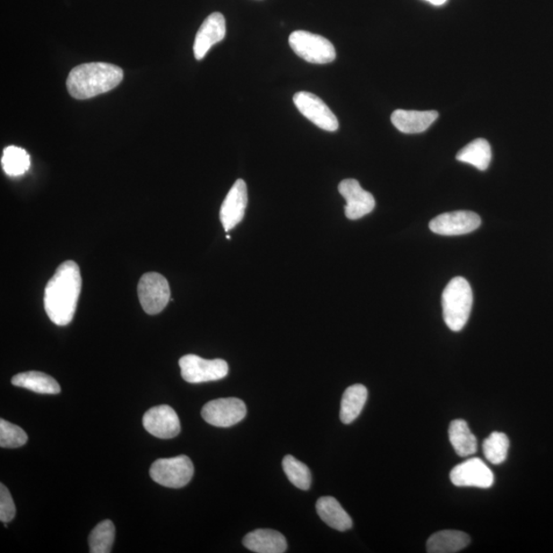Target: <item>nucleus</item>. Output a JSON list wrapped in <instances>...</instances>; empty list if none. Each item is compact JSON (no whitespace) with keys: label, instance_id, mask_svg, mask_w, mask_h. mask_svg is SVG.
Returning <instances> with one entry per match:
<instances>
[{"label":"nucleus","instance_id":"nucleus-15","mask_svg":"<svg viewBox=\"0 0 553 553\" xmlns=\"http://www.w3.org/2000/svg\"><path fill=\"white\" fill-rule=\"evenodd\" d=\"M226 19L220 13H213L201 25L194 42V56L203 60L214 45L226 38Z\"/></svg>","mask_w":553,"mask_h":553},{"label":"nucleus","instance_id":"nucleus-3","mask_svg":"<svg viewBox=\"0 0 553 553\" xmlns=\"http://www.w3.org/2000/svg\"><path fill=\"white\" fill-rule=\"evenodd\" d=\"M472 303V290L468 280L462 277L452 279L442 296L444 320L452 332H461L466 325Z\"/></svg>","mask_w":553,"mask_h":553},{"label":"nucleus","instance_id":"nucleus-29","mask_svg":"<svg viewBox=\"0 0 553 553\" xmlns=\"http://www.w3.org/2000/svg\"><path fill=\"white\" fill-rule=\"evenodd\" d=\"M16 515V506H14L12 495L7 488L0 485V521L10 523Z\"/></svg>","mask_w":553,"mask_h":553},{"label":"nucleus","instance_id":"nucleus-7","mask_svg":"<svg viewBox=\"0 0 553 553\" xmlns=\"http://www.w3.org/2000/svg\"><path fill=\"white\" fill-rule=\"evenodd\" d=\"M138 296L143 310L147 314L161 313L170 299L167 278L154 272L143 275L138 285Z\"/></svg>","mask_w":553,"mask_h":553},{"label":"nucleus","instance_id":"nucleus-5","mask_svg":"<svg viewBox=\"0 0 553 553\" xmlns=\"http://www.w3.org/2000/svg\"><path fill=\"white\" fill-rule=\"evenodd\" d=\"M289 46L301 59L312 64H328L335 60L336 50L332 42L321 35L298 30L289 36Z\"/></svg>","mask_w":553,"mask_h":553},{"label":"nucleus","instance_id":"nucleus-23","mask_svg":"<svg viewBox=\"0 0 553 553\" xmlns=\"http://www.w3.org/2000/svg\"><path fill=\"white\" fill-rule=\"evenodd\" d=\"M456 160L463 163H469L479 170H486L489 168L492 160V150L490 143L484 139H477L459 151Z\"/></svg>","mask_w":553,"mask_h":553},{"label":"nucleus","instance_id":"nucleus-17","mask_svg":"<svg viewBox=\"0 0 553 553\" xmlns=\"http://www.w3.org/2000/svg\"><path fill=\"white\" fill-rule=\"evenodd\" d=\"M244 547L257 553H283L287 549L285 537L275 530L258 529L243 540Z\"/></svg>","mask_w":553,"mask_h":553},{"label":"nucleus","instance_id":"nucleus-14","mask_svg":"<svg viewBox=\"0 0 553 553\" xmlns=\"http://www.w3.org/2000/svg\"><path fill=\"white\" fill-rule=\"evenodd\" d=\"M248 203V192L246 183L238 179L228 193L220 212V219L225 231H231L242 221Z\"/></svg>","mask_w":553,"mask_h":553},{"label":"nucleus","instance_id":"nucleus-24","mask_svg":"<svg viewBox=\"0 0 553 553\" xmlns=\"http://www.w3.org/2000/svg\"><path fill=\"white\" fill-rule=\"evenodd\" d=\"M2 165L7 176L19 177L30 168V156L24 149L10 146L4 151Z\"/></svg>","mask_w":553,"mask_h":553},{"label":"nucleus","instance_id":"nucleus-13","mask_svg":"<svg viewBox=\"0 0 553 553\" xmlns=\"http://www.w3.org/2000/svg\"><path fill=\"white\" fill-rule=\"evenodd\" d=\"M339 191L347 201L344 211H346V217L349 220L361 219L376 208L375 197L371 193L365 191L357 179H344L339 186Z\"/></svg>","mask_w":553,"mask_h":553},{"label":"nucleus","instance_id":"nucleus-25","mask_svg":"<svg viewBox=\"0 0 553 553\" xmlns=\"http://www.w3.org/2000/svg\"><path fill=\"white\" fill-rule=\"evenodd\" d=\"M115 540V526L110 520L100 522L89 537L90 552L109 553Z\"/></svg>","mask_w":553,"mask_h":553},{"label":"nucleus","instance_id":"nucleus-11","mask_svg":"<svg viewBox=\"0 0 553 553\" xmlns=\"http://www.w3.org/2000/svg\"><path fill=\"white\" fill-rule=\"evenodd\" d=\"M451 482L457 487H477L489 489L494 483L492 471L480 458H471L455 466L450 472Z\"/></svg>","mask_w":553,"mask_h":553},{"label":"nucleus","instance_id":"nucleus-19","mask_svg":"<svg viewBox=\"0 0 553 553\" xmlns=\"http://www.w3.org/2000/svg\"><path fill=\"white\" fill-rule=\"evenodd\" d=\"M315 508H317L321 520L326 523L329 527L341 531V532L353 527V521H351L350 516L335 498L321 497L315 505Z\"/></svg>","mask_w":553,"mask_h":553},{"label":"nucleus","instance_id":"nucleus-16","mask_svg":"<svg viewBox=\"0 0 553 553\" xmlns=\"http://www.w3.org/2000/svg\"><path fill=\"white\" fill-rule=\"evenodd\" d=\"M437 117L436 111L396 110L392 115V122L401 133L411 134L426 132Z\"/></svg>","mask_w":553,"mask_h":553},{"label":"nucleus","instance_id":"nucleus-1","mask_svg":"<svg viewBox=\"0 0 553 553\" xmlns=\"http://www.w3.org/2000/svg\"><path fill=\"white\" fill-rule=\"evenodd\" d=\"M82 286L81 269L75 262L59 265L45 289V310L54 324L66 326L73 320Z\"/></svg>","mask_w":553,"mask_h":553},{"label":"nucleus","instance_id":"nucleus-8","mask_svg":"<svg viewBox=\"0 0 553 553\" xmlns=\"http://www.w3.org/2000/svg\"><path fill=\"white\" fill-rule=\"evenodd\" d=\"M246 405L237 398L208 402L201 411V415L207 423L218 428L233 427L246 419Z\"/></svg>","mask_w":553,"mask_h":553},{"label":"nucleus","instance_id":"nucleus-28","mask_svg":"<svg viewBox=\"0 0 553 553\" xmlns=\"http://www.w3.org/2000/svg\"><path fill=\"white\" fill-rule=\"evenodd\" d=\"M28 436L24 429L4 419L0 420V446L6 449H14L24 446Z\"/></svg>","mask_w":553,"mask_h":553},{"label":"nucleus","instance_id":"nucleus-9","mask_svg":"<svg viewBox=\"0 0 553 553\" xmlns=\"http://www.w3.org/2000/svg\"><path fill=\"white\" fill-rule=\"evenodd\" d=\"M294 105L306 118L326 132H335L340 124L334 113L314 93L300 91L293 97Z\"/></svg>","mask_w":553,"mask_h":553},{"label":"nucleus","instance_id":"nucleus-4","mask_svg":"<svg viewBox=\"0 0 553 553\" xmlns=\"http://www.w3.org/2000/svg\"><path fill=\"white\" fill-rule=\"evenodd\" d=\"M193 476V462L186 455L158 459L150 469V477L154 482L172 489L188 485Z\"/></svg>","mask_w":553,"mask_h":553},{"label":"nucleus","instance_id":"nucleus-20","mask_svg":"<svg viewBox=\"0 0 553 553\" xmlns=\"http://www.w3.org/2000/svg\"><path fill=\"white\" fill-rule=\"evenodd\" d=\"M12 384L40 394L61 393V386L54 377L39 371L19 373L12 378Z\"/></svg>","mask_w":553,"mask_h":553},{"label":"nucleus","instance_id":"nucleus-27","mask_svg":"<svg viewBox=\"0 0 553 553\" xmlns=\"http://www.w3.org/2000/svg\"><path fill=\"white\" fill-rule=\"evenodd\" d=\"M509 440L505 434L494 432L483 443L484 455L488 462L499 465L506 461Z\"/></svg>","mask_w":553,"mask_h":553},{"label":"nucleus","instance_id":"nucleus-6","mask_svg":"<svg viewBox=\"0 0 553 553\" xmlns=\"http://www.w3.org/2000/svg\"><path fill=\"white\" fill-rule=\"evenodd\" d=\"M182 377L189 384H203L225 378L229 373V365L221 359L205 360L196 355H186L179 359Z\"/></svg>","mask_w":553,"mask_h":553},{"label":"nucleus","instance_id":"nucleus-22","mask_svg":"<svg viewBox=\"0 0 553 553\" xmlns=\"http://www.w3.org/2000/svg\"><path fill=\"white\" fill-rule=\"evenodd\" d=\"M368 398V391L363 385H354L343 393L341 405V420L344 425H350L361 414L366 401Z\"/></svg>","mask_w":553,"mask_h":553},{"label":"nucleus","instance_id":"nucleus-10","mask_svg":"<svg viewBox=\"0 0 553 553\" xmlns=\"http://www.w3.org/2000/svg\"><path fill=\"white\" fill-rule=\"evenodd\" d=\"M482 224L479 215L472 212L459 211L439 215L429 222L430 231L443 236H459L476 231Z\"/></svg>","mask_w":553,"mask_h":553},{"label":"nucleus","instance_id":"nucleus-30","mask_svg":"<svg viewBox=\"0 0 553 553\" xmlns=\"http://www.w3.org/2000/svg\"><path fill=\"white\" fill-rule=\"evenodd\" d=\"M427 2L434 4V5H442L447 2V0H427Z\"/></svg>","mask_w":553,"mask_h":553},{"label":"nucleus","instance_id":"nucleus-26","mask_svg":"<svg viewBox=\"0 0 553 553\" xmlns=\"http://www.w3.org/2000/svg\"><path fill=\"white\" fill-rule=\"evenodd\" d=\"M283 470L290 482L300 490L310 489L312 483L311 471L307 466L297 458L287 455L283 459Z\"/></svg>","mask_w":553,"mask_h":553},{"label":"nucleus","instance_id":"nucleus-18","mask_svg":"<svg viewBox=\"0 0 553 553\" xmlns=\"http://www.w3.org/2000/svg\"><path fill=\"white\" fill-rule=\"evenodd\" d=\"M470 543L471 537L462 531L444 530L429 537L427 549L429 553H455Z\"/></svg>","mask_w":553,"mask_h":553},{"label":"nucleus","instance_id":"nucleus-12","mask_svg":"<svg viewBox=\"0 0 553 553\" xmlns=\"http://www.w3.org/2000/svg\"><path fill=\"white\" fill-rule=\"evenodd\" d=\"M143 428L160 439H172L181 433V422L177 412L168 405L149 409L143 418Z\"/></svg>","mask_w":553,"mask_h":553},{"label":"nucleus","instance_id":"nucleus-2","mask_svg":"<svg viewBox=\"0 0 553 553\" xmlns=\"http://www.w3.org/2000/svg\"><path fill=\"white\" fill-rule=\"evenodd\" d=\"M124 79V70L117 65L93 62L71 70L67 89L72 98L88 99L117 88Z\"/></svg>","mask_w":553,"mask_h":553},{"label":"nucleus","instance_id":"nucleus-21","mask_svg":"<svg viewBox=\"0 0 553 553\" xmlns=\"http://www.w3.org/2000/svg\"><path fill=\"white\" fill-rule=\"evenodd\" d=\"M449 440L456 454L461 457L471 456L478 450L477 437L471 433L468 422L462 419H456L451 422Z\"/></svg>","mask_w":553,"mask_h":553}]
</instances>
